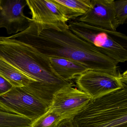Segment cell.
Segmentation results:
<instances>
[{"mask_svg":"<svg viewBox=\"0 0 127 127\" xmlns=\"http://www.w3.org/2000/svg\"><path fill=\"white\" fill-rule=\"evenodd\" d=\"M8 37L31 46L49 58L69 59L89 70L112 75L119 72L117 62L74 34L67 23L45 24L32 20L26 29Z\"/></svg>","mask_w":127,"mask_h":127,"instance_id":"obj_1","label":"cell"},{"mask_svg":"<svg viewBox=\"0 0 127 127\" xmlns=\"http://www.w3.org/2000/svg\"><path fill=\"white\" fill-rule=\"evenodd\" d=\"M0 58L35 79L36 83L21 88L49 106L56 93L65 87L75 86L56 73L49 58L17 40L0 37Z\"/></svg>","mask_w":127,"mask_h":127,"instance_id":"obj_2","label":"cell"},{"mask_svg":"<svg viewBox=\"0 0 127 127\" xmlns=\"http://www.w3.org/2000/svg\"><path fill=\"white\" fill-rule=\"evenodd\" d=\"M73 119L76 127H127V87L91 100Z\"/></svg>","mask_w":127,"mask_h":127,"instance_id":"obj_3","label":"cell"},{"mask_svg":"<svg viewBox=\"0 0 127 127\" xmlns=\"http://www.w3.org/2000/svg\"><path fill=\"white\" fill-rule=\"evenodd\" d=\"M69 29L99 52L119 64L127 61V37L117 31L108 30L78 21L69 22Z\"/></svg>","mask_w":127,"mask_h":127,"instance_id":"obj_4","label":"cell"},{"mask_svg":"<svg viewBox=\"0 0 127 127\" xmlns=\"http://www.w3.org/2000/svg\"><path fill=\"white\" fill-rule=\"evenodd\" d=\"M76 87L94 100L127 87V72L117 75L89 70L75 78Z\"/></svg>","mask_w":127,"mask_h":127,"instance_id":"obj_5","label":"cell"},{"mask_svg":"<svg viewBox=\"0 0 127 127\" xmlns=\"http://www.w3.org/2000/svg\"><path fill=\"white\" fill-rule=\"evenodd\" d=\"M0 107L9 113L34 121L47 112L49 106L21 88L13 87L0 95Z\"/></svg>","mask_w":127,"mask_h":127,"instance_id":"obj_6","label":"cell"},{"mask_svg":"<svg viewBox=\"0 0 127 127\" xmlns=\"http://www.w3.org/2000/svg\"><path fill=\"white\" fill-rule=\"evenodd\" d=\"M73 87H65L56 93L48 110L64 120L73 118L83 110L92 99L84 92Z\"/></svg>","mask_w":127,"mask_h":127,"instance_id":"obj_7","label":"cell"},{"mask_svg":"<svg viewBox=\"0 0 127 127\" xmlns=\"http://www.w3.org/2000/svg\"><path fill=\"white\" fill-rule=\"evenodd\" d=\"M27 5L26 0H0V29L15 34L28 28L32 20L24 14Z\"/></svg>","mask_w":127,"mask_h":127,"instance_id":"obj_8","label":"cell"},{"mask_svg":"<svg viewBox=\"0 0 127 127\" xmlns=\"http://www.w3.org/2000/svg\"><path fill=\"white\" fill-rule=\"evenodd\" d=\"M92 7L78 21L108 30L116 31L120 25L116 17L114 0H91Z\"/></svg>","mask_w":127,"mask_h":127,"instance_id":"obj_9","label":"cell"},{"mask_svg":"<svg viewBox=\"0 0 127 127\" xmlns=\"http://www.w3.org/2000/svg\"><path fill=\"white\" fill-rule=\"evenodd\" d=\"M26 2L34 22L56 24L69 21L53 0H26Z\"/></svg>","mask_w":127,"mask_h":127,"instance_id":"obj_10","label":"cell"},{"mask_svg":"<svg viewBox=\"0 0 127 127\" xmlns=\"http://www.w3.org/2000/svg\"><path fill=\"white\" fill-rule=\"evenodd\" d=\"M49 59L53 69L66 81L75 79L77 76L89 70L82 64L69 59L58 58Z\"/></svg>","mask_w":127,"mask_h":127,"instance_id":"obj_11","label":"cell"},{"mask_svg":"<svg viewBox=\"0 0 127 127\" xmlns=\"http://www.w3.org/2000/svg\"><path fill=\"white\" fill-rule=\"evenodd\" d=\"M0 75L15 87H23L34 82H37L35 79L1 58H0Z\"/></svg>","mask_w":127,"mask_h":127,"instance_id":"obj_12","label":"cell"},{"mask_svg":"<svg viewBox=\"0 0 127 127\" xmlns=\"http://www.w3.org/2000/svg\"><path fill=\"white\" fill-rule=\"evenodd\" d=\"M69 20L81 17L92 7L91 0H53Z\"/></svg>","mask_w":127,"mask_h":127,"instance_id":"obj_13","label":"cell"},{"mask_svg":"<svg viewBox=\"0 0 127 127\" xmlns=\"http://www.w3.org/2000/svg\"><path fill=\"white\" fill-rule=\"evenodd\" d=\"M32 122L30 119L9 113L0 107V127H30Z\"/></svg>","mask_w":127,"mask_h":127,"instance_id":"obj_14","label":"cell"},{"mask_svg":"<svg viewBox=\"0 0 127 127\" xmlns=\"http://www.w3.org/2000/svg\"><path fill=\"white\" fill-rule=\"evenodd\" d=\"M63 120L55 113L48 110L33 121L30 127H58Z\"/></svg>","mask_w":127,"mask_h":127,"instance_id":"obj_15","label":"cell"},{"mask_svg":"<svg viewBox=\"0 0 127 127\" xmlns=\"http://www.w3.org/2000/svg\"><path fill=\"white\" fill-rule=\"evenodd\" d=\"M116 17L120 26L126 23L127 19V0L114 1Z\"/></svg>","mask_w":127,"mask_h":127,"instance_id":"obj_16","label":"cell"},{"mask_svg":"<svg viewBox=\"0 0 127 127\" xmlns=\"http://www.w3.org/2000/svg\"><path fill=\"white\" fill-rule=\"evenodd\" d=\"M13 87L10 82L0 75V95L8 92Z\"/></svg>","mask_w":127,"mask_h":127,"instance_id":"obj_17","label":"cell"},{"mask_svg":"<svg viewBox=\"0 0 127 127\" xmlns=\"http://www.w3.org/2000/svg\"><path fill=\"white\" fill-rule=\"evenodd\" d=\"M58 127H76L73 118L62 120Z\"/></svg>","mask_w":127,"mask_h":127,"instance_id":"obj_18","label":"cell"}]
</instances>
